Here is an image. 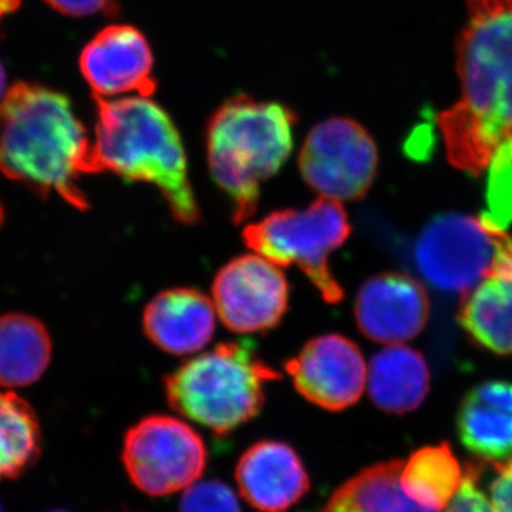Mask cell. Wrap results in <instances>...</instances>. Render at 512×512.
<instances>
[{"label":"cell","instance_id":"1","mask_svg":"<svg viewBox=\"0 0 512 512\" xmlns=\"http://www.w3.org/2000/svg\"><path fill=\"white\" fill-rule=\"evenodd\" d=\"M457 43L460 99L437 117L448 161L483 174L512 134V0H466Z\"/></svg>","mask_w":512,"mask_h":512},{"label":"cell","instance_id":"2","mask_svg":"<svg viewBox=\"0 0 512 512\" xmlns=\"http://www.w3.org/2000/svg\"><path fill=\"white\" fill-rule=\"evenodd\" d=\"M90 143L64 94L18 83L0 101V173L39 194H56L79 210L89 201L80 188Z\"/></svg>","mask_w":512,"mask_h":512},{"label":"cell","instance_id":"3","mask_svg":"<svg viewBox=\"0 0 512 512\" xmlns=\"http://www.w3.org/2000/svg\"><path fill=\"white\" fill-rule=\"evenodd\" d=\"M96 99V137L87 174L113 173L153 184L180 224L201 220L200 204L188 177L187 154L174 121L150 97Z\"/></svg>","mask_w":512,"mask_h":512},{"label":"cell","instance_id":"4","mask_svg":"<svg viewBox=\"0 0 512 512\" xmlns=\"http://www.w3.org/2000/svg\"><path fill=\"white\" fill-rule=\"evenodd\" d=\"M298 116L281 103L239 94L212 114L207 126V158L215 184L228 195L232 220L255 214L261 184L291 156Z\"/></svg>","mask_w":512,"mask_h":512},{"label":"cell","instance_id":"5","mask_svg":"<svg viewBox=\"0 0 512 512\" xmlns=\"http://www.w3.org/2000/svg\"><path fill=\"white\" fill-rule=\"evenodd\" d=\"M281 375L249 342L220 343L192 357L164 379L171 409L215 434H228L255 419L266 383Z\"/></svg>","mask_w":512,"mask_h":512},{"label":"cell","instance_id":"6","mask_svg":"<svg viewBox=\"0 0 512 512\" xmlns=\"http://www.w3.org/2000/svg\"><path fill=\"white\" fill-rule=\"evenodd\" d=\"M352 232L339 201L320 197L305 210L271 212L247 225L244 242L255 254L278 266L296 265L328 303L342 301L345 292L330 271L329 256Z\"/></svg>","mask_w":512,"mask_h":512},{"label":"cell","instance_id":"7","mask_svg":"<svg viewBox=\"0 0 512 512\" xmlns=\"http://www.w3.org/2000/svg\"><path fill=\"white\" fill-rule=\"evenodd\" d=\"M121 458L138 490L163 497L197 483L208 454L204 440L190 424L156 414L127 431Z\"/></svg>","mask_w":512,"mask_h":512},{"label":"cell","instance_id":"8","mask_svg":"<svg viewBox=\"0 0 512 512\" xmlns=\"http://www.w3.org/2000/svg\"><path fill=\"white\" fill-rule=\"evenodd\" d=\"M504 232L470 215H439L417 239V268L437 289L466 295L490 274Z\"/></svg>","mask_w":512,"mask_h":512},{"label":"cell","instance_id":"9","mask_svg":"<svg viewBox=\"0 0 512 512\" xmlns=\"http://www.w3.org/2000/svg\"><path fill=\"white\" fill-rule=\"evenodd\" d=\"M379 165L375 140L362 124L348 117H332L309 131L299 170L305 183L320 197L356 201L372 187Z\"/></svg>","mask_w":512,"mask_h":512},{"label":"cell","instance_id":"10","mask_svg":"<svg viewBox=\"0 0 512 512\" xmlns=\"http://www.w3.org/2000/svg\"><path fill=\"white\" fill-rule=\"evenodd\" d=\"M212 302L232 332H266L284 318L289 284L281 266L258 254L241 255L218 271L212 284Z\"/></svg>","mask_w":512,"mask_h":512},{"label":"cell","instance_id":"11","mask_svg":"<svg viewBox=\"0 0 512 512\" xmlns=\"http://www.w3.org/2000/svg\"><path fill=\"white\" fill-rule=\"evenodd\" d=\"M286 372L302 397L329 412H342L359 402L367 383L362 352L338 333L309 340L286 363Z\"/></svg>","mask_w":512,"mask_h":512},{"label":"cell","instance_id":"12","mask_svg":"<svg viewBox=\"0 0 512 512\" xmlns=\"http://www.w3.org/2000/svg\"><path fill=\"white\" fill-rule=\"evenodd\" d=\"M80 72L94 97L137 93L151 97L157 89L154 55L147 37L130 25L100 30L80 55Z\"/></svg>","mask_w":512,"mask_h":512},{"label":"cell","instance_id":"13","mask_svg":"<svg viewBox=\"0 0 512 512\" xmlns=\"http://www.w3.org/2000/svg\"><path fill=\"white\" fill-rule=\"evenodd\" d=\"M429 316V296L412 276L399 272L376 275L357 292V328L373 342L400 345L416 338Z\"/></svg>","mask_w":512,"mask_h":512},{"label":"cell","instance_id":"14","mask_svg":"<svg viewBox=\"0 0 512 512\" xmlns=\"http://www.w3.org/2000/svg\"><path fill=\"white\" fill-rule=\"evenodd\" d=\"M239 493L256 512H286L299 503L311 478L295 448L262 440L248 448L235 468Z\"/></svg>","mask_w":512,"mask_h":512},{"label":"cell","instance_id":"15","mask_svg":"<svg viewBox=\"0 0 512 512\" xmlns=\"http://www.w3.org/2000/svg\"><path fill=\"white\" fill-rule=\"evenodd\" d=\"M214 302L192 288H174L158 293L144 309L147 338L164 352L183 356L200 352L215 332Z\"/></svg>","mask_w":512,"mask_h":512},{"label":"cell","instance_id":"16","mask_svg":"<svg viewBox=\"0 0 512 512\" xmlns=\"http://www.w3.org/2000/svg\"><path fill=\"white\" fill-rule=\"evenodd\" d=\"M458 320L484 349L512 353V238L507 232L490 274L464 295Z\"/></svg>","mask_w":512,"mask_h":512},{"label":"cell","instance_id":"17","mask_svg":"<svg viewBox=\"0 0 512 512\" xmlns=\"http://www.w3.org/2000/svg\"><path fill=\"white\" fill-rule=\"evenodd\" d=\"M461 443L495 464L512 460V383L493 380L468 392L457 413Z\"/></svg>","mask_w":512,"mask_h":512},{"label":"cell","instance_id":"18","mask_svg":"<svg viewBox=\"0 0 512 512\" xmlns=\"http://www.w3.org/2000/svg\"><path fill=\"white\" fill-rule=\"evenodd\" d=\"M366 384L370 399L383 412L410 413L429 393V367L416 349L387 345L370 360Z\"/></svg>","mask_w":512,"mask_h":512},{"label":"cell","instance_id":"19","mask_svg":"<svg viewBox=\"0 0 512 512\" xmlns=\"http://www.w3.org/2000/svg\"><path fill=\"white\" fill-rule=\"evenodd\" d=\"M403 461H384L340 485L319 512H437L413 501L400 484Z\"/></svg>","mask_w":512,"mask_h":512},{"label":"cell","instance_id":"20","mask_svg":"<svg viewBox=\"0 0 512 512\" xmlns=\"http://www.w3.org/2000/svg\"><path fill=\"white\" fill-rule=\"evenodd\" d=\"M52 356L49 333L22 313L0 318V386L23 387L45 373Z\"/></svg>","mask_w":512,"mask_h":512},{"label":"cell","instance_id":"21","mask_svg":"<svg viewBox=\"0 0 512 512\" xmlns=\"http://www.w3.org/2000/svg\"><path fill=\"white\" fill-rule=\"evenodd\" d=\"M466 476L448 444L420 448L403 463L400 484L417 504L443 511Z\"/></svg>","mask_w":512,"mask_h":512},{"label":"cell","instance_id":"22","mask_svg":"<svg viewBox=\"0 0 512 512\" xmlns=\"http://www.w3.org/2000/svg\"><path fill=\"white\" fill-rule=\"evenodd\" d=\"M42 453V429L35 410L12 392H0V481L35 466Z\"/></svg>","mask_w":512,"mask_h":512},{"label":"cell","instance_id":"23","mask_svg":"<svg viewBox=\"0 0 512 512\" xmlns=\"http://www.w3.org/2000/svg\"><path fill=\"white\" fill-rule=\"evenodd\" d=\"M485 211L487 227L505 231L512 225V134L494 151L487 168Z\"/></svg>","mask_w":512,"mask_h":512},{"label":"cell","instance_id":"24","mask_svg":"<svg viewBox=\"0 0 512 512\" xmlns=\"http://www.w3.org/2000/svg\"><path fill=\"white\" fill-rule=\"evenodd\" d=\"M180 512H241V505L229 485L220 480L194 483L181 498Z\"/></svg>","mask_w":512,"mask_h":512},{"label":"cell","instance_id":"25","mask_svg":"<svg viewBox=\"0 0 512 512\" xmlns=\"http://www.w3.org/2000/svg\"><path fill=\"white\" fill-rule=\"evenodd\" d=\"M444 512H497L487 495L477 487V474L466 471L460 488Z\"/></svg>","mask_w":512,"mask_h":512},{"label":"cell","instance_id":"26","mask_svg":"<svg viewBox=\"0 0 512 512\" xmlns=\"http://www.w3.org/2000/svg\"><path fill=\"white\" fill-rule=\"evenodd\" d=\"M57 12L64 15L83 16L97 15V13H116V0H45Z\"/></svg>","mask_w":512,"mask_h":512},{"label":"cell","instance_id":"27","mask_svg":"<svg viewBox=\"0 0 512 512\" xmlns=\"http://www.w3.org/2000/svg\"><path fill=\"white\" fill-rule=\"evenodd\" d=\"M497 467V477L491 483V503L497 512H512V460Z\"/></svg>","mask_w":512,"mask_h":512},{"label":"cell","instance_id":"28","mask_svg":"<svg viewBox=\"0 0 512 512\" xmlns=\"http://www.w3.org/2000/svg\"><path fill=\"white\" fill-rule=\"evenodd\" d=\"M22 0H0V20L19 9Z\"/></svg>","mask_w":512,"mask_h":512},{"label":"cell","instance_id":"29","mask_svg":"<svg viewBox=\"0 0 512 512\" xmlns=\"http://www.w3.org/2000/svg\"><path fill=\"white\" fill-rule=\"evenodd\" d=\"M5 89H6V74L5 69H3L2 64H0V101H2L3 97H5Z\"/></svg>","mask_w":512,"mask_h":512},{"label":"cell","instance_id":"30","mask_svg":"<svg viewBox=\"0 0 512 512\" xmlns=\"http://www.w3.org/2000/svg\"><path fill=\"white\" fill-rule=\"evenodd\" d=\"M2 221H3V208H2V205H0V225H2Z\"/></svg>","mask_w":512,"mask_h":512},{"label":"cell","instance_id":"31","mask_svg":"<svg viewBox=\"0 0 512 512\" xmlns=\"http://www.w3.org/2000/svg\"><path fill=\"white\" fill-rule=\"evenodd\" d=\"M52 512H67V511H52Z\"/></svg>","mask_w":512,"mask_h":512},{"label":"cell","instance_id":"32","mask_svg":"<svg viewBox=\"0 0 512 512\" xmlns=\"http://www.w3.org/2000/svg\"><path fill=\"white\" fill-rule=\"evenodd\" d=\"M0 512H2V508H0Z\"/></svg>","mask_w":512,"mask_h":512}]
</instances>
